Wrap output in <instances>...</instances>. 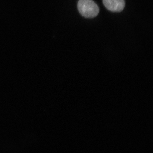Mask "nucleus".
I'll return each mask as SVG.
<instances>
[{"instance_id":"1","label":"nucleus","mask_w":153,"mask_h":153,"mask_svg":"<svg viewBox=\"0 0 153 153\" xmlns=\"http://www.w3.org/2000/svg\"><path fill=\"white\" fill-rule=\"evenodd\" d=\"M77 8L79 13L86 18H94L99 13L98 6L92 0H79Z\"/></svg>"},{"instance_id":"2","label":"nucleus","mask_w":153,"mask_h":153,"mask_svg":"<svg viewBox=\"0 0 153 153\" xmlns=\"http://www.w3.org/2000/svg\"><path fill=\"white\" fill-rule=\"evenodd\" d=\"M103 4L108 10L113 12H120L125 6L124 0H103Z\"/></svg>"}]
</instances>
